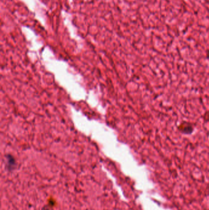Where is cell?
Segmentation results:
<instances>
[{"instance_id": "cell-1", "label": "cell", "mask_w": 209, "mask_h": 210, "mask_svg": "<svg viewBox=\"0 0 209 210\" xmlns=\"http://www.w3.org/2000/svg\"><path fill=\"white\" fill-rule=\"evenodd\" d=\"M181 131L183 133L189 134V133H191L193 132V129L191 126H185V127L183 126H182Z\"/></svg>"}]
</instances>
